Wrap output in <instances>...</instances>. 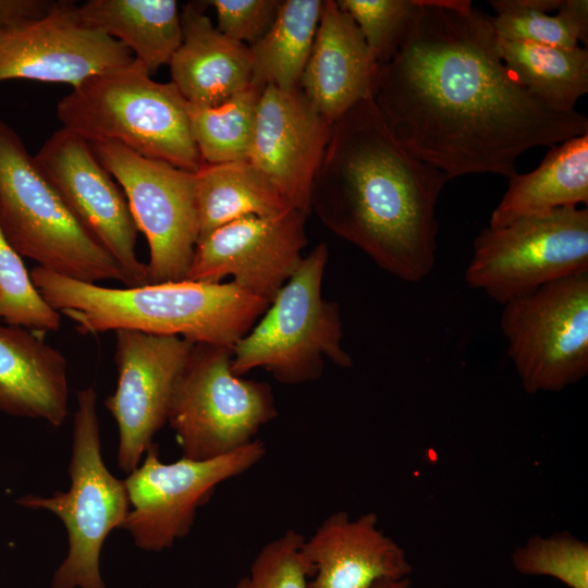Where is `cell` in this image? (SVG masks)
Instances as JSON below:
<instances>
[{"label":"cell","instance_id":"1","mask_svg":"<svg viewBox=\"0 0 588 588\" xmlns=\"http://www.w3.org/2000/svg\"><path fill=\"white\" fill-rule=\"evenodd\" d=\"M373 101L397 142L448 180L511 177L527 150L588 133L586 115L555 112L514 79L491 16L469 0H421Z\"/></svg>","mask_w":588,"mask_h":588},{"label":"cell","instance_id":"2","mask_svg":"<svg viewBox=\"0 0 588 588\" xmlns=\"http://www.w3.org/2000/svg\"><path fill=\"white\" fill-rule=\"evenodd\" d=\"M448 181L397 142L368 98L333 123L309 211L380 269L419 283L436 265V209Z\"/></svg>","mask_w":588,"mask_h":588},{"label":"cell","instance_id":"3","mask_svg":"<svg viewBox=\"0 0 588 588\" xmlns=\"http://www.w3.org/2000/svg\"><path fill=\"white\" fill-rule=\"evenodd\" d=\"M34 285L82 334L135 330L233 346L270 305L233 282L177 281L124 289L70 279L39 266Z\"/></svg>","mask_w":588,"mask_h":588},{"label":"cell","instance_id":"4","mask_svg":"<svg viewBox=\"0 0 588 588\" xmlns=\"http://www.w3.org/2000/svg\"><path fill=\"white\" fill-rule=\"evenodd\" d=\"M135 58L90 76L62 97L63 128L88 142L113 140L139 156L195 172L203 161L194 142L188 103L172 83H159Z\"/></svg>","mask_w":588,"mask_h":588},{"label":"cell","instance_id":"5","mask_svg":"<svg viewBox=\"0 0 588 588\" xmlns=\"http://www.w3.org/2000/svg\"><path fill=\"white\" fill-rule=\"evenodd\" d=\"M0 230L23 257L60 275L126 285L113 257L78 223L29 155L0 120Z\"/></svg>","mask_w":588,"mask_h":588},{"label":"cell","instance_id":"6","mask_svg":"<svg viewBox=\"0 0 588 588\" xmlns=\"http://www.w3.org/2000/svg\"><path fill=\"white\" fill-rule=\"evenodd\" d=\"M328 258L326 243L303 257L259 322L232 346L234 375L264 368L281 383L302 384L322 376L326 359L342 368L353 365L342 345L340 306L322 297Z\"/></svg>","mask_w":588,"mask_h":588},{"label":"cell","instance_id":"7","mask_svg":"<svg viewBox=\"0 0 588 588\" xmlns=\"http://www.w3.org/2000/svg\"><path fill=\"white\" fill-rule=\"evenodd\" d=\"M76 397L69 489L48 497L25 494L15 503L50 512L65 527L69 549L53 573L52 588H106L101 550L111 531L122 529L130 502L124 480L112 475L102 458L95 387L78 390Z\"/></svg>","mask_w":588,"mask_h":588},{"label":"cell","instance_id":"8","mask_svg":"<svg viewBox=\"0 0 588 588\" xmlns=\"http://www.w3.org/2000/svg\"><path fill=\"white\" fill-rule=\"evenodd\" d=\"M232 346L196 343L180 371L167 422L182 457L211 460L242 449L278 415L267 382L233 373Z\"/></svg>","mask_w":588,"mask_h":588},{"label":"cell","instance_id":"9","mask_svg":"<svg viewBox=\"0 0 588 588\" xmlns=\"http://www.w3.org/2000/svg\"><path fill=\"white\" fill-rule=\"evenodd\" d=\"M465 282L500 305L588 273V208L564 207L481 230Z\"/></svg>","mask_w":588,"mask_h":588},{"label":"cell","instance_id":"10","mask_svg":"<svg viewBox=\"0 0 588 588\" xmlns=\"http://www.w3.org/2000/svg\"><path fill=\"white\" fill-rule=\"evenodd\" d=\"M507 355L529 394L559 392L588 373V273L503 305Z\"/></svg>","mask_w":588,"mask_h":588},{"label":"cell","instance_id":"11","mask_svg":"<svg viewBox=\"0 0 588 588\" xmlns=\"http://www.w3.org/2000/svg\"><path fill=\"white\" fill-rule=\"evenodd\" d=\"M122 187L149 246V284L183 281L199 237L194 172L137 155L113 140L89 142Z\"/></svg>","mask_w":588,"mask_h":588},{"label":"cell","instance_id":"12","mask_svg":"<svg viewBox=\"0 0 588 588\" xmlns=\"http://www.w3.org/2000/svg\"><path fill=\"white\" fill-rule=\"evenodd\" d=\"M255 439L242 449L211 460L186 457L164 463L154 443L139 465L124 479L130 511L122 529L146 552H161L186 537L197 510L216 488L244 474L266 455Z\"/></svg>","mask_w":588,"mask_h":588},{"label":"cell","instance_id":"13","mask_svg":"<svg viewBox=\"0 0 588 588\" xmlns=\"http://www.w3.org/2000/svg\"><path fill=\"white\" fill-rule=\"evenodd\" d=\"M34 157L74 218L119 264L126 287L149 284L147 264L136 254L138 231L126 197L89 142L61 127Z\"/></svg>","mask_w":588,"mask_h":588},{"label":"cell","instance_id":"14","mask_svg":"<svg viewBox=\"0 0 588 588\" xmlns=\"http://www.w3.org/2000/svg\"><path fill=\"white\" fill-rule=\"evenodd\" d=\"M194 344L176 335L115 331L118 381L105 406L118 426L121 470L130 474L139 465L167 424L176 378Z\"/></svg>","mask_w":588,"mask_h":588},{"label":"cell","instance_id":"15","mask_svg":"<svg viewBox=\"0 0 588 588\" xmlns=\"http://www.w3.org/2000/svg\"><path fill=\"white\" fill-rule=\"evenodd\" d=\"M307 213L289 209L272 217H245L200 240L185 280L233 283L269 304L299 267L307 245Z\"/></svg>","mask_w":588,"mask_h":588},{"label":"cell","instance_id":"16","mask_svg":"<svg viewBox=\"0 0 588 588\" xmlns=\"http://www.w3.org/2000/svg\"><path fill=\"white\" fill-rule=\"evenodd\" d=\"M117 39L85 24L78 5L54 1L38 19L0 29V82L13 78L76 86L133 61Z\"/></svg>","mask_w":588,"mask_h":588},{"label":"cell","instance_id":"17","mask_svg":"<svg viewBox=\"0 0 588 588\" xmlns=\"http://www.w3.org/2000/svg\"><path fill=\"white\" fill-rule=\"evenodd\" d=\"M332 125L299 87L264 88L248 160L291 208L307 215L311 185Z\"/></svg>","mask_w":588,"mask_h":588},{"label":"cell","instance_id":"18","mask_svg":"<svg viewBox=\"0 0 588 588\" xmlns=\"http://www.w3.org/2000/svg\"><path fill=\"white\" fill-rule=\"evenodd\" d=\"M302 552L314 571L308 588H370L413 572L404 549L379 528L373 512L357 518L332 513L305 538Z\"/></svg>","mask_w":588,"mask_h":588},{"label":"cell","instance_id":"19","mask_svg":"<svg viewBox=\"0 0 588 588\" xmlns=\"http://www.w3.org/2000/svg\"><path fill=\"white\" fill-rule=\"evenodd\" d=\"M380 66L360 29L335 0H324L298 87L332 124L373 98Z\"/></svg>","mask_w":588,"mask_h":588},{"label":"cell","instance_id":"20","mask_svg":"<svg viewBox=\"0 0 588 588\" xmlns=\"http://www.w3.org/2000/svg\"><path fill=\"white\" fill-rule=\"evenodd\" d=\"M182 42L169 62L171 82L189 106L216 107L252 84L250 48L213 25L200 2L181 11Z\"/></svg>","mask_w":588,"mask_h":588},{"label":"cell","instance_id":"21","mask_svg":"<svg viewBox=\"0 0 588 588\" xmlns=\"http://www.w3.org/2000/svg\"><path fill=\"white\" fill-rule=\"evenodd\" d=\"M0 412L54 428L69 414L66 358L22 327L0 326Z\"/></svg>","mask_w":588,"mask_h":588},{"label":"cell","instance_id":"22","mask_svg":"<svg viewBox=\"0 0 588 588\" xmlns=\"http://www.w3.org/2000/svg\"><path fill=\"white\" fill-rule=\"evenodd\" d=\"M509 187L491 213L490 228L564 207L588 205V133L551 147L540 164L509 177Z\"/></svg>","mask_w":588,"mask_h":588},{"label":"cell","instance_id":"23","mask_svg":"<svg viewBox=\"0 0 588 588\" xmlns=\"http://www.w3.org/2000/svg\"><path fill=\"white\" fill-rule=\"evenodd\" d=\"M81 20L123 44L151 74L169 64L182 42L175 0H89Z\"/></svg>","mask_w":588,"mask_h":588},{"label":"cell","instance_id":"24","mask_svg":"<svg viewBox=\"0 0 588 588\" xmlns=\"http://www.w3.org/2000/svg\"><path fill=\"white\" fill-rule=\"evenodd\" d=\"M194 174L198 242L232 221L250 216L272 217L292 209L249 160L203 163Z\"/></svg>","mask_w":588,"mask_h":588},{"label":"cell","instance_id":"25","mask_svg":"<svg viewBox=\"0 0 588 588\" xmlns=\"http://www.w3.org/2000/svg\"><path fill=\"white\" fill-rule=\"evenodd\" d=\"M498 48L514 79L532 97L560 113L575 111L588 93V50L498 38Z\"/></svg>","mask_w":588,"mask_h":588},{"label":"cell","instance_id":"26","mask_svg":"<svg viewBox=\"0 0 588 588\" xmlns=\"http://www.w3.org/2000/svg\"><path fill=\"white\" fill-rule=\"evenodd\" d=\"M322 5V0L281 1L270 29L249 47L252 84L284 90L298 87L314 45Z\"/></svg>","mask_w":588,"mask_h":588},{"label":"cell","instance_id":"27","mask_svg":"<svg viewBox=\"0 0 588 588\" xmlns=\"http://www.w3.org/2000/svg\"><path fill=\"white\" fill-rule=\"evenodd\" d=\"M498 38L556 47L588 39L587 0H489Z\"/></svg>","mask_w":588,"mask_h":588},{"label":"cell","instance_id":"28","mask_svg":"<svg viewBox=\"0 0 588 588\" xmlns=\"http://www.w3.org/2000/svg\"><path fill=\"white\" fill-rule=\"evenodd\" d=\"M262 90L250 84L219 106L188 105L191 131L203 163L248 160Z\"/></svg>","mask_w":588,"mask_h":588},{"label":"cell","instance_id":"29","mask_svg":"<svg viewBox=\"0 0 588 588\" xmlns=\"http://www.w3.org/2000/svg\"><path fill=\"white\" fill-rule=\"evenodd\" d=\"M0 319L37 334L57 331L61 314L53 309L33 283L22 256L0 230Z\"/></svg>","mask_w":588,"mask_h":588},{"label":"cell","instance_id":"30","mask_svg":"<svg viewBox=\"0 0 588 588\" xmlns=\"http://www.w3.org/2000/svg\"><path fill=\"white\" fill-rule=\"evenodd\" d=\"M512 564L522 575L550 576L568 588H588V544L568 531L529 538L514 550Z\"/></svg>","mask_w":588,"mask_h":588},{"label":"cell","instance_id":"31","mask_svg":"<svg viewBox=\"0 0 588 588\" xmlns=\"http://www.w3.org/2000/svg\"><path fill=\"white\" fill-rule=\"evenodd\" d=\"M360 29L381 68L401 47L421 0H335Z\"/></svg>","mask_w":588,"mask_h":588},{"label":"cell","instance_id":"32","mask_svg":"<svg viewBox=\"0 0 588 588\" xmlns=\"http://www.w3.org/2000/svg\"><path fill=\"white\" fill-rule=\"evenodd\" d=\"M305 537L287 529L267 542L235 588H308L314 571L303 555Z\"/></svg>","mask_w":588,"mask_h":588},{"label":"cell","instance_id":"33","mask_svg":"<svg viewBox=\"0 0 588 588\" xmlns=\"http://www.w3.org/2000/svg\"><path fill=\"white\" fill-rule=\"evenodd\" d=\"M217 14V28L226 37L252 47L272 26L281 0H210Z\"/></svg>","mask_w":588,"mask_h":588},{"label":"cell","instance_id":"34","mask_svg":"<svg viewBox=\"0 0 588 588\" xmlns=\"http://www.w3.org/2000/svg\"><path fill=\"white\" fill-rule=\"evenodd\" d=\"M54 1L0 0V29L46 15Z\"/></svg>","mask_w":588,"mask_h":588},{"label":"cell","instance_id":"35","mask_svg":"<svg viewBox=\"0 0 588 588\" xmlns=\"http://www.w3.org/2000/svg\"><path fill=\"white\" fill-rule=\"evenodd\" d=\"M370 588H414L409 581V578L397 580H382L372 585Z\"/></svg>","mask_w":588,"mask_h":588}]
</instances>
